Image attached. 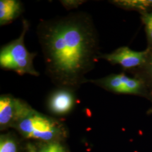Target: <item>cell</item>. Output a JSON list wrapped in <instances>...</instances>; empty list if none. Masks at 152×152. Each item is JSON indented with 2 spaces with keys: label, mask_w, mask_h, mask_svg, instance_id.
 <instances>
[{
  "label": "cell",
  "mask_w": 152,
  "mask_h": 152,
  "mask_svg": "<svg viewBox=\"0 0 152 152\" xmlns=\"http://www.w3.org/2000/svg\"><path fill=\"white\" fill-rule=\"evenodd\" d=\"M17 147L15 141L8 137H1L0 152H16Z\"/></svg>",
  "instance_id": "30bf717a"
},
{
  "label": "cell",
  "mask_w": 152,
  "mask_h": 152,
  "mask_svg": "<svg viewBox=\"0 0 152 152\" xmlns=\"http://www.w3.org/2000/svg\"><path fill=\"white\" fill-rule=\"evenodd\" d=\"M88 82L109 91L124 94L137 93L142 87L140 80L130 78L125 74L111 75L100 79L88 80Z\"/></svg>",
  "instance_id": "5b68a950"
},
{
  "label": "cell",
  "mask_w": 152,
  "mask_h": 152,
  "mask_svg": "<svg viewBox=\"0 0 152 152\" xmlns=\"http://www.w3.org/2000/svg\"><path fill=\"white\" fill-rule=\"evenodd\" d=\"M74 92L69 89L56 87L48 99L50 110L58 115H64L69 113L75 103Z\"/></svg>",
  "instance_id": "52a82bcc"
},
{
  "label": "cell",
  "mask_w": 152,
  "mask_h": 152,
  "mask_svg": "<svg viewBox=\"0 0 152 152\" xmlns=\"http://www.w3.org/2000/svg\"><path fill=\"white\" fill-rule=\"evenodd\" d=\"M142 20L145 25L149 38L152 41V12L142 15Z\"/></svg>",
  "instance_id": "8fae6325"
},
{
  "label": "cell",
  "mask_w": 152,
  "mask_h": 152,
  "mask_svg": "<svg viewBox=\"0 0 152 152\" xmlns=\"http://www.w3.org/2000/svg\"><path fill=\"white\" fill-rule=\"evenodd\" d=\"M148 51V50L136 51L124 46L110 54L100 55L99 58L107 60L113 64H119L125 68H131L143 64L147 59Z\"/></svg>",
  "instance_id": "8992f818"
},
{
  "label": "cell",
  "mask_w": 152,
  "mask_h": 152,
  "mask_svg": "<svg viewBox=\"0 0 152 152\" xmlns=\"http://www.w3.org/2000/svg\"><path fill=\"white\" fill-rule=\"evenodd\" d=\"M149 71H150V73H151V75L152 77V57L151 61H150V64H149Z\"/></svg>",
  "instance_id": "2e32d148"
},
{
  "label": "cell",
  "mask_w": 152,
  "mask_h": 152,
  "mask_svg": "<svg viewBox=\"0 0 152 152\" xmlns=\"http://www.w3.org/2000/svg\"><path fill=\"white\" fill-rule=\"evenodd\" d=\"M22 32L18 38L3 46L0 50V67L6 71H14L19 75H29L38 77L39 73L34 68L33 60L36 53H30L24 43L29 23L23 20Z\"/></svg>",
  "instance_id": "7a4b0ae2"
},
{
  "label": "cell",
  "mask_w": 152,
  "mask_h": 152,
  "mask_svg": "<svg viewBox=\"0 0 152 152\" xmlns=\"http://www.w3.org/2000/svg\"><path fill=\"white\" fill-rule=\"evenodd\" d=\"M27 152H37V151L34 146L29 144L27 146Z\"/></svg>",
  "instance_id": "9a60e30c"
},
{
  "label": "cell",
  "mask_w": 152,
  "mask_h": 152,
  "mask_svg": "<svg viewBox=\"0 0 152 152\" xmlns=\"http://www.w3.org/2000/svg\"><path fill=\"white\" fill-rule=\"evenodd\" d=\"M33 110L21 99L9 94L2 95L0 97V125L2 127L16 125Z\"/></svg>",
  "instance_id": "277c9868"
},
{
  "label": "cell",
  "mask_w": 152,
  "mask_h": 152,
  "mask_svg": "<svg viewBox=\"0 0 152 152\" xmlns=\"http://www.w3.org/2000/svg\"><path fill=\"white\" fill-rule=\"evenodd\" d=\"M16 126L26 137L44 140H51L60 131V124L57 121L34 110Z\"/></svg>",
  "instance_id": "3957f363"
},
{
  "label": "cell",
  "mask_w": 152,
  "mask_h": 152,
  "mask_svg": "<svg viewBox=\"0 0 152 152\" xmlns=\"http://www.w3.org/2000/svg\"><path fill=\"white\" fill-rule=\"evenodd\" d=\"M50 149H51V143H49L42 147L39 152H50Z\"/></svg>",
  "instance_id": "5bb4252c"
},
{
  "label": "cell",
  "mask_w": 152,
  "mask_h": 152,
  "mask_svg": "<svg viewBox=\"0 0 152 152\" xmlns=\"http://www.w3.org/2000/svg\"><path fill=\"white\" fill-rule=\"evenodd\" d=\"M50 152H65L64 148L57 142H51Z\"/></svg>",
  "instance_id": "4fadbf2b"
},
{
  "label": "cell",
  "mask_w": 152,
  "mask_h": 152,
  "mask_svg": "<svg viewBox=\"0 0 152 152\" xmlns=\"http://www.w3.org/2000/svg\"><path fill=\"white\" fill-rule=\"evenodd\" d=\"M86 2L83 0H62L60 3L67 10H72L78 8L82 4Z\"/></svg>",
  "instance_id": "7c38bea8"
},
{
  "label": "cell",
  "mask_w": 152,
  "mask_h": 152,
  "mask_svg": "<svg viewBox=\"0 0 152 152\" xmlns=\"http://www.w3.org/2000/svg\"><path fill=\"white\" fill-rule=\"evenodd\" d=\"M23 11L22 2L18 0L0 1V26L10 24L21 15Z\"/></svg>",
  "instance_id": "ba28073f"
},
{
  "label": "cell",
  "mask_w": 152,
  "mask_h": 152,
  "mask_svg": "<svg viewBox=\"0 0 152 152\" xmlns=\"http://www.w3.org/2000/svg\"><path fill=\"white\" fill-rule=\"evenodd\" d=\"M112 3L127 9L132 8L143 10L152 6V0H118L112 1Z\"/></svg>",
  "instance_id": "9c48e42d"
},
{
  "label": "cell",
  "mask_w": 152,
  "mask_h": 152,
  "mask_svg": "<svg viewBox=\"0 0 152 152\" xmlns=\"http://www.w3.org/2000/svg\"><path fill=\"white\" fill-rule=\"evenodd\" d=\"M47 76L58 88L72 91L87 83L99 58L98 38L86 12L41 20L37 27Z\"/></svg>",
  "instance_id": "6da1fadb"
}]
</instances>
